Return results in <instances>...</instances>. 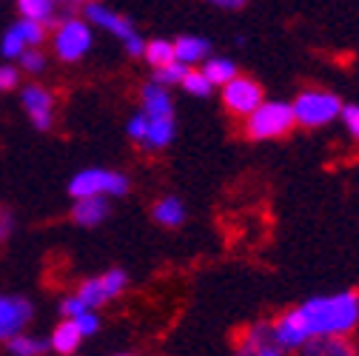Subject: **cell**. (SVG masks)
Listing matches in <instances>:
<instances>
[{
  "label": "cell",
  "mask_w": 359,
  "mask_h": 356,
  "mask_svg": "<svg viewBox=\"0 0 359 356\" xmlns=\"http://www.w3.org/2000/svg\"><path fill=\"white\" fill-rule=\"evenodd\" d=\"M305 322L311 328V339L317 336H345L359 322V296L353 291L337 296H317L302 308Z\"/></svg>",
  "instance_id": "1"
},
{
  "label": "cell",
  "mask_w": 359,
  "mask_h": 356,
  "mask_svg": "<svg viewBox=\"0 0 359 356\" xmlns=\"http://www.w3.org/2000/svg\"><path fill=\"white\" fill-rule=\"evenodd\" d=\"M294 109L288 103H259L245 123V131L251 140H271V137H283L294 125Z\"/></svg>",
  "instance_id": "2"
},
{
  "label": "cell",
  "mask_w": 359,
  "mask_h": 356,
  "mask_svg": "<svg viewBox=\"0 0 359 356\" xmlns=\"http://www.w3.org/2000/svg\"><path fill=\"white\" fill-rule=\"evenodd\" d=\"M69 191H72L74 200H77V197H95V194H100V197H106V194L123 197V194L128 191V180H126L123 174H117V171L88 168V171H80V174L74 177L72 186H69Z\"/></svg>",
  "instance_id": "3"
},
{
  "label": "cell",
  "mask_w": 359,
  "mask_h": 356,
  "mask_svg": "<svg viewBox=\"0 0 359 356\" xmlns=\"http://www.w3.org/2000/svg\"><path fill=\"white\" fill-rule=\"evenodd\" d=\"M291 109H294L297 123H302L308 128H317V125L331 123L339 114L342 103L337 95H328V92H302Z\"/></svg>",
  "instance_id": "4"
},
{
  "label": "cell",
  "mask_w": 359,
  "mask_h": 356,
  "mask_svg": "<svg viewBox=\"0 0 359 356\" xmlns=\"http://www.w3.org/2000/svg\"><path fill=\"white\" fill-rule=\"evenodd\" d=\"M88 46H92V29H88V23L83 20H66L57 26L55 32V52L60 60L66 63H74L80 60Z\"/></svg>",
  "instance_id": "5"
},
{
  "label": "cell",
  "mask_w": 359,
  "mask_h": 356,
  "mask_svg": "<svg viewBox=\"0 0 359 356\" xmlns=\"http://www.w3.org/2000/svg\"><path fill=\"white\" fill-rule=\"evenodd\" d=\"M222 100L234 114H251L262 103V88L251 77H231L229 83H222Z\"/></svg>",
  "instance_id": "6"
},
{
  "label": "cell",
  "mask_w": 359,
  "mask_h": 356,
  "mask_svg": "<svg viewBox=\"0 0 359 356\" xmlns=\"http://www.w3.org/2000/svg\"><path fill=\"white\" fill-rule=\"evenodd\" d=\"M32 320V302L23 296H0V342L20 334Z\"/></svg>",
  "instance_id": "7"
},
{
  "label": "cell",
  "mask_w": 359,
  "mask_h": 356,
  "mask_svg": "<svg viewBox=\"0 0 359 356\" xmlns=\"http://www.w3.org/2000/svg\"><path fill=\"white\" fill-rule=\"evenodd\" d=\"M237 350L248 353V356H280V353H285L274 336V325H268V322H257V325L245 328V334L237 342Z\"/></svg>",
  "instance_id": "8"
},
{
  "label": "cell",
  "mask_w": 359,
  "mask_h": 356,
  "mask_svg": "<svg viewBox=\"0 0 359 356\" xmlns=\"http://www.w3.org/2000/svg\"><path fill=\"white\" fill-rule=\"evenodd\" d=\"M274 336H277L283 350H294V348H302V345L311 342V328H308L305 314L299 308L280 317V322L274 325Z\"/></svg>",
  "instance_id": "9"
},
{
  "label": "cell",
  "mask_w": 359,
  "mask_h": 356,
  "mask_svg": "<svg viewBox=\"0 0 359 356\" xmlns=\"http://www.w3.org/2000/svg\"><path fill=\"white\" fill-rule=\"evenodd\" d=\"M23 106L34 123V128L40 131H49L52 128V120H55V97L49 88H43V85H26L23 88Z\"/></svg>",
  "instance_id": "10"
},
{
  "label": "cell",
  "mask_w": 359,
  "mask_h": 356,
  "mask_svg": "<svg viewBox=\"0 0 359 356\" xmlns=\"http://www.w3.org/2000/svg\"><path fill=\"white\" fill-rule=\"evenodd\" d=\"M86 18L92 20V23H97L100 29H109L111 34H117L120 40H128L131 34H134V29H131V23L126 20V18H120L117 12H111V9H106V6H100V4H86Z\"/></svg>",
  "instance_id": "11"
},
{
  "label": "cell",
  "mask_w": 359,
  "mask_h": 356,
  "mask_svg": "<svg viewBox=\"0 0 359 356\" xmlns=\"http://www.w3.org/2000/svg\"><path fill=\"white\" fill-rule=\"evenodd\" d=\"M106 214H109V203L100 194H95V197H77V205L72 208L74 222H77V226H83V228L100 226V222L106 219Z\"/></svg>",
  "instance_id": "12"
},
{
  "label": "cell",
  "mask_w": 359,
  "mask_h": 356,
  "mask_svg": "<svg viewBox=\"0 0 359 356\" xmlns=\"http://www.w3.org/2000/svg\"><path fill=\"white\" fill-rule=\"evenodd\" d=\"M171 97L160 83H151L143 88V114L149 117H171Z\"/></svg>",
  "instance_id": "13"
},
{
  "label": "cell",
  "mask_w": 359,
  "mask_h": 356,
  "mask_svg": "<svg viewBox=\"0 0 359 356\" xmlns=\"http://www.w3.org/2000/svg\"><path fill=\"white\" fill-rule=\"evenodd\" d=\"M171 135H174V120L171 117H149V128H146L143 146L146 149H163V146H168Z\"/></svg>",
  "instance_id": "14"
},
{
  "label": "cell",
  "mask_w": 359,
  "mask_h": 356,
  "mask_svg": "<svg viewBox=\"0 0 359 356\" xmlns=\"http://www.w3.org/2000/svg\"><path fill=\"white\" fill-rule=\"evenodd\" d=\"M80 339H83V334H80V328L74 325V320H66V322H60V325L55 328L49 348H55L57 353H74L77 345H80Z\"/></svg>",
  "instance_id": "15"
},
{
  "label": "cell",
  "mask_w": 359,
  "mask_h": 356,
  "mask_svg": "<svg viewBox=\"0 0 359 356\" xmlns=\"http://www.w3.org/2000/svg\"><path fill=\"white\" fill-rule=\"evenodd\" d=\"M205 55H208V43L200 37H177V43H174V57L186 66L203 60Z\"/></svg>",
  "instance_id": "16"
},
{
  "label": "cell",
  "mask_w": 359,
  "mask_h": 356,
  "mask_svg": "<svg viewBox=\"0 0 359 356\" xmlns=\"http://www.w3.org/2000/svg\"><path fill=\"white\" fill-rule=\"evenodd\" d=\"M20 6V15L29 18V20H37V23H52L55 20V12H57V0H18Z\"/></svg>",
  "instance_id": "17"
},
{
  "label": "cell",
  "mask_w": 359,
  "mask_h": 356,
  "mask_svg": "<svg viewBox=\"0 0 359 356\" xmlns=\"http://www.w3.org/2000/svg\"><path fill=\"white\" fill-rule=\"evenodd\" d=\"M154 219L160 222V226H168V228L183 226V219H186L183 203H180L177 197H165V200H163V203L154 208Z\"/></svg>",
  "instance_id": "18"
},
{
  "label": "cell",
  "mask_w": 359,
  "mask_h": 356,
  "mask_svg": "<svg viewBox=\"0 0 359 356\" xmlns=\"http://www.w3.org/2000/svg\"><path fill=\"white\" fill-rule=\"evenodd\" d=\"M320 342L308 345V353H317V356H351L353 345H348L342 336H317Z\"/></svg>",
  "instance_id": "19"
},
{
  "label": "cell",
  "mask_w": 359,
  "mask_h": 356,
  "mask_svg": "<svg viewBox=\"0 0 359 356\" xmlns=\"http://www.w3.org/2000/svg\"><path fill=\"white\" fill-rule=\"evenodd\" d=\"M203 74L208 77L211 85H222V83H229L234 74H237V66L231 60H222V57H214L203 66Z\"/></svg>",
  "instance_id": "20"
},
{
  "label": "cell",
  "mask_w": 359,
  "mask_h": 356,
  "mask_svg": "<svg viewBox=\"0 0 359 356\" xmlns=\"http://www.w3.org/2000/svg\"><path fill=\"white\" fill-rule=\"evenodd\" d=\"M143 55H146V60H149L154 69H157V66H165V63H171V60H177V57H174V43H168V40H151V43H146Z\"/></svg>",
  "instance_id": "21"
},
{
  "label": "cell",
  "mask_w": 359,
  "mask_h": 356,
  "mask_svg": "<svg viewBox=\"0 0 359 356\" xmlns=\"http://www.w3.org/2000/svg\"><path fill=\"white\" fill-rule=\"evenodd\" d=\"M6 342H9V350H12V353H18V356H37V353H46V348H49L46 342H37V339L23 336V334L9 336Z\"/></svg>",
  "instance_id": "22"
},
{
  "label": "cell",
  "mask_w": 359,
  "mask_h": 356,
  "mask_svg": "<svg viewBox=\"0 0 359 356\" xmlns=\"http://www.w3.org/2000/svg\"><path fill=\"white\" fill-rule=\"evenodd\" d=\"M180 83H183V88H186L189 95H194V97H205L211 92V83H208V77L200 69H189Z\"/></svg>",
  "instance_id": "23"
},
{
  "label": "cell",
  "mask_w": 359,
  "mask_h": 356,
  "mask_svg": "<svg viewBox=\"0 0 359 356\" xmlns=\"http://www.w3.org/2000/svg\"><path fill=\"white\" fill-rule=\"evenodd\" d=\"M186 71H189V66H186V63L171 60V63H165V66H157V69H154V80H157L160 85H174V83L183 80V74H186Z\"/></svg>",
  "instance_id": "24"
},
{
  "label": "cell",
  "mask_w": 359,
  "mask_h": 356,
  "mask_svg": "<svg viewBox=\"0 0 359 356\" xmlns=\"http://www.w3.org/2000/svg\"><path fill=\"white\" fill-rule=\"evenodd\" d=\"M77 296L86 302V308H97V305L109 302V299H106V294H103V285H100V280H86V282L80 285Z\"/></svg>",
  "instance_id": "25"
},
{
  "label": "cell",
  "mask_w": 359,
  "mask_h": 356,
  "mask_svg": "<svg viewBox=\"0 0 359 356\" xmlns=\"http://www.w3.org/2000/svg\"><path fill=\"white\" fill-rule=\"evenodd\" d=\"M18 32L23 34L26 46H40L43 37H46V26L37 23V20H29V18H23V20L18 23Z\"/></svg>",
  "instance_id": "26"
},
{
  "label": "cell",
  "mask_w": 359,
  "mask_h": 356,
  "mask_svg": "<svg viewBox=\"0 0 359 356\" xmlns=\"http://www.w3.org/2000/svg\"><path fill=\"white\" fill-rule=\"evenodd\" d=\"M100 285H103L106 299H114V296L128 285V277H126L120 268H114V271H109V274H103V277H100Z\"/></svg>",
  "instance_id": "27"
},
{
  "label": "cell",
  "mask_w": 359,
  "mask_h": 356,
  "mask_svg": "<svg viewBox=\"0 0 359 356\" xmlns=\"http://www.w3.org/2000/svg\"><path fill=\"white\" fill-rule=\"evenodd\" d=\"M23 49H26V40H23V34L18 32V26L9 29L6 37H4V55H6V57H20Z\"/></svg>",
  "instance_id": "28"
},
{
  "label": "cell",
  "mask_w": 359,
  "mask_h": 356,
  "mask_svg": "<svg viewBox=\"0 0 359 356\" xmlns=\"http://www.w3.org/2000/svg\"><path fill=\"white\" fill-rule=\"evenodd\" d=\"M20 66H23L26 71L37 74V71H43V66H46V57H43L40 49H23V52H20Z\"/></svg>",
  "instance_id": "29"
},
{
  "label": "cell",
  "mask_w": 359,
  "mask_h": 356,
  "mask_svg": "<svg viewBox=\"0 0 359 356\" xmlns=\"http://www.w3.org/2000/svg\"><path fill=\"white\" fill-rule=\"evenodd\" d=\"M74 325L80 328V334H83V336H92V334L97 331V325H100V322H97V317L92 314V308H88V310H83V314H77V317H74Z\"/></svg>",
  "instance_id": "30"
},
{
  "label": "cell",
  "mask_w": 359,
  "mask_h": 356,
  "mask_svg": "<svg viewBox=\"0 0 359 356\" xmlns=\"http://www.w3.org/2000/svg\"><path fill=\"white\" fill-rule=\"evenodd\" d=\"M146 128H149V117H146V114L131 117V123H128V137H131L134 143H143V137H146Z\"/></svg>",
  "instance_id": "31"
},
{
  "label": "cell",
  "mask_w": 359,
  "mask_h": 356,
  "mask_svg": "<svg viewBox=\"0 0 359 356\" xmlns=\"http://www.w3.org/2000/svg\"><path fill=\"white\" fill-rule=\"evenodd\" d=\"M339 114H342V120H345V125L351 131V137L359 140V106H342Z\"/></svg>",
  "instance_id": "32"
},
{
  "label": "cell",
  "mask_w": 359,
  "mask_h": 356,
  "mask_svg": "<svg viewBox=\"0 0 359 356\" xmlns=\"http://www.w3.org/2000/svg\"><path fill=\"white\" fill-rule=\"evenodd\" d=\"M83 310H88V308H86V302H83L80 296H69V299L63 302V317H66V320H74L77 314H83Z\"/></svg>",
  "instance_id": "33"
},
{
  "label": "cell",
  "mask_w": 359,
  "mask_h": 356,
  "mask_svg": "<svg viewBox=\"0 0 359 356\" xmlns=\"http://www.w3.org/2000/svg\"><path fill=\"white\" fill-rule=\"evenodd\" d=\"M18 85V71L12 66H0V92H12Z\"/></svg>",
  "instance_id": "34"
},
{
  "label": "cell",
  "mask_w": 359,
  "mask_h": 356,
  "mask_svg": "<svg viewBox=\"0 0 359 356\" xmlns=\"http://www.w3.org/2000/svg\"><path fill=\"white\" fill-rule=\"evenodd\" d=\"M12 226H15V217H12L4 205H0V245H4V242H6V237L12 234Z\"/></svg>",
  "instance_id": "35"
},
{
  "label": "cell",
  "mask_w": 359,
  "mask_h": 356,
  "mask_svg": "<svg viewBox=\"0 0 359 356\" xmlns=\"http://www.w3.org/2000/svg\"><path fill=\"white\" fill-rule=\"evenodd\" d=\"M126 43V49H128V55H143V49H146V43H143V37L134 32L128 40H123Z\"/></svg>",
  "instance_id": "36"
},
{
  "label": "cell",
  "mask_w": 359,
  "mask_h": 356,
  "mask_svg": "<svg viewBox=\"0 0 359 356\" xmlns=\"http://www.w3.org/2000/svg\"><path fill=\"white\" fill-rule=\"evenodd\" d=\"M208 4H214V6H219V9H243L248 0H208Z\"/></svg>",
  "instance_id": "37"
},
{
  "label": "cell",
  "mask_w": 359,
  "mask_h": 356,
  "mask_svg": "<svg viewBox=\"0 0 359 356\" xmlns=\"http://www.w3.org/2000/svg\"><path fill=\"white\" fill-rule=\"evenodd\" d=\"M66 4H72V6H77V4H92V0H66Z\"/></svg>",
  "instance_id": "38"
}]
</instances>
